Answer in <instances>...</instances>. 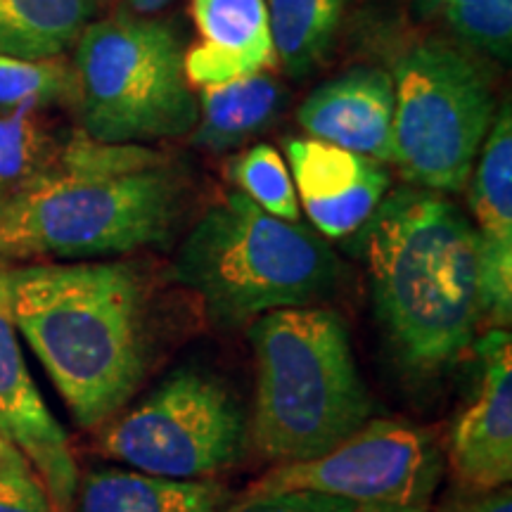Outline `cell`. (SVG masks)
Segmentation results:
<instances>
[{
    "label": "cell",
    "instance_id": "obj_1",
    "mask_svg": "<svg viewBox=\"0 0 512 512\" xmlns=\"http://www.w3.org/2000/svg\"><path fill=\"white\" fill-rule=\"evenodd\" d=\"M10 313L83 430L107 425L150 368L147 292L119 261L8 266Z\"/></svg>",
    "mask_w": 512,
    "mask_h": 512
},
{
    "label": "cell",
    "instance_id": "obj_2",
    "mask_svg": "<svg viewBox=\"0 0 512 512\" xmlns=\"http://www.w3.org/2000/svg\"><path fill=\"white\" fill-rule=\"evenodd\" d=\"M358 233L377 318L401 366L422 377L451 370L484 318L472 221L441 192L401 188Z\"/></svg>",
    "mask_w": 512,
    "mask_h": 512
},
{
    "label": "cell",
    "instance_id": "obj_3",
    "mask_svg": "<svg viewBox=\"0 0 512 512\" xmlns=\"http://www.w3.org/2000/svg\"><path fill=\"white\" fill-rule=\"evenodd\" d=\"M256 451L278 465L330 453L373 415L349 328L332 309L297 306L249 323Z\"/></svg>",
    "mask_w": 512,
    "mask_h": 512
},
{
    "label": "cell",
    "instance_id": "obj_4",
    "mask_svg": "<svg viewBox=\"0 0 512 512\" xmlns=\"http://www.w3.org/2000/svg\"><path fill=\"white\" fill-rule=\"evenodd\" d=\"M171 273L200 294L211 323L240 328L264 313L328 297L339 261L316 230L275 219L233 190L190 230Z\"/></svg>",
    "mask_w": 512,
    "mask_h": 512
},
{
    "label": "cell",
    "instance_id": "obj_5",
    "mask_svg": "<svg viewBox=\"0 0 512 512\" xmlns=\"http://www.w3.org/2000/svg\"><path fill=\"white\" fill-rule=\"evenodd\" d=\"M183 185L169 164L64 171L0 200V266L91 261L169 240Z\"/></svg>",
    "mask_w": 512,
    "mask_h": 512
},
{
    "label": "cell",
    "instance_id": "obj_6",
    "mask_svg": "<svg viewBox=\"0 0 512 512\" xmlns=\"http://www.w3.org/2000/svg\"><path fill=\"white\" fill-rule=\"evenodd\" d=\"M183 46L155 19L88 24L74 50L72 105L79 128L102 143L176 138L197 124Z\"/></svg>",
    "mask_w": 512,
    "mask_h": 512
},
{
    "label": "cell",
    "instance_id": "obj_7",
    "mask_svg": "<svg viewBox=\"0 0 512 512\" xmlns=\"http://www.w3.org/2000/svg\"><path fill=\"white\" fill-rule=\"evenodd\" d=\"M392 81V162L418 188L460 192L494 124L484 72L460 50L427 41L401 57Z\"/></svg>",
    "mask_w": 512,
    "mask_h": 512
},
{
    "label": "cell",
    "instance_id": "obj_8",
    "mask_svg": "<svg viewBox=\"0 0 512 512\" xmlns=\"http://www.w3.org/2000/svg\"><path fill=\"white\" fill-rule=\"evenodd\" d=\"M249 422L238 396L197 368L171 373L102 432L105 456L166 479H209L245 456Z\"/></svg>",
    "mask_w": 512,
    "mask_h": 512
},
{
    "label": "cell",
    "instance_id": "obj_9",
    "mask_svg": "<svg viewBox=\"0 0 512 512\" xmlns=\"http://www.w3.org/2000/svg\"><path fill=\"white\" fill-rule=\"evenodd\" d=\"M444 477V453L430 430L399 420H368L325 456L275 465L242 494L313 491L363 512H430Z\"/></svg>",
    "mask_w": 512,
    "mask_h": 512
},
{
    "label": "cell",
    "instance_id": "obj_10",
    "mask_svg": "<svg viewBox=\"0 0 512 512\" xmlns=\"http://www.w3.org/2000/svg\"><path fill=\"white\" fill-rule=\"evenodd\" d=\"M475 392L448 434V467L467 489H501L512 479V344L491 328L472 344Z\"/></svg>",
    "mask_w": 512,
    "mask_h": 512
},
{
    "label": "cell",
    "instance_id": "obj_11",
    "mask_svg": "<svg viewBox=\"0 0 512 512\" xmlns=\"http://www.w3.org/2000/svg\"><path fill=\"white\" fill-rule=\"evenodd\" d=\"M0 425L27 456L57 512H72L79 467L67 432L48 411L24 361L10 313L8 271L0 266Z\"/></svg>",
    "mask_w": 512,
    "mask_h": 512
},
{
    "label": "cell",
    "instance_id": "obj_12",
    "mask_svg": "<svg viewBox=\"0 0 512 512\" xmlns=\"http://www.w3.org/2000/svg\"><path fill=\"white\" fill-rule=\"evenodd\" d=\"M299 207L325 238H349L366 226L389 190L384 164L318 138L285 140Z\"/></svg>",
    "mask_w": 512,
    "mask_h": 512
},
{
    "label": "cell",
    "instance_id": "obj_13",
    "mask_svg": "<svg viewBox=\"0 0 512 512\" xmlns=\"http://www.w3.org/2000/svg\"><path fill=\"white\" fill-rule=\"evenodd\" d=\"M470 188L482 278V316L494 328L512 318V114L505 102L486 133Z\"/></svg>",
    "mask_w": 512,
    "mask_h": 512
},
{
    "label": "cell",
    "instance_id": "obj_14",
    "mask_svg": "<svg viewBox=\"0 0 512 512\" xmlns=\"http://www.w3.org/2000/svg\"><path fill=\"white\" fill-rule=\"evenodd\" d=\"M311 138L392 162L394 81L382 69H354L316 88L297 112Z\"/></svg>",
    "mask_w": 512,
    "mask_h": 512
},
{
    "label": "cell",
    "instance_id": "obj_15",
    "mask_svg": "<svg viewBox=\"0 0 512 512\" xmlns=\"http://www.w3.org/2000/svg\"><path fill=\"white\" fill-rule=\"evenodd\" d=\"M190 10L204 36L183 55L185 79L192 86H219L278 64L266 0H192Z\"/></svg>",
    "mask_w": 512,
    "mask_h": 512
},
{
    "label": "cell",
    "instance_id": "obj_16",
    "mask_svg": "<svg viewBox=\"0 0 512 512\" xmlns=\"http://www.w3.org/2000/svg\"><path fill=\"white\" fill-rule=\"evenodd\" d=\"M233 496L214 479H166L124 467L79 477L72 512H226Z\"/></svg>",
    "mask_w": 512,
    "mask_h": 512
},
{
    "label": "cell",
    "instance_id": "obj_17",
    "mask_svg": "<svg viewBox=\"0 0 512 512\" xmlns=\"http://www.w3.org/2000/svg\"><path fill=\"white\" fill-rule=\"evenodd\" d=\"M283 102L285 88L264 72L202 88L192 143L211 152L238 147L271 126Z\"/></svg>",
    "mask_w": 512,
    "mask_h": 512
},
{
    "label": "cell",
    "instance_id": "obj_18",
    "mask_svg": "<svg viewBox=\"0 0 512 512\" xmlns=\"http://www.w3.org/2000/svg\"><path fill=\"white\" fill-rule=\"evenodd\" d=\"M72 131L48 107L0 110V200L60 174Z\"/></svg>",
    "mask_w": 512,
    "mask_h": 512
},
{
    "label": "cell",
    "instance_id": "obj_19",
    "mask_svg": "<svg viewBox=\"0 0 512 512\" xmlns=\"http://www.w3.org/2000/svg\"><path fill=\"white\" fill-rule=\"evenodd\" d=\"M98 0H0V55L60 57L79 41Z\"/></svg>",
    "mask_w": 512,
    "mask_h": 512
},
{
    "label": "cell",
    "instance_id": "obj_20",
    "mask_svg": "<svg viewBox=\"0 0 512 512\" xmlns=\"http://www.w3.org/2000/svg\"><path fill=\"white\" fill-rule=\"evenodd\" d=\"M344 0H266L275 60L290 76H306L337 34Z\"/></svg>",
    "mask_w": 512,
    "mask_h": 512
},
{
    "label": "cell",
    "instance_id": "obj_21",
    "mask_svg": "<svg viewBox=\"0 0 512 512\" xmlns=\"http://www.w3.org/2000/svg\"><path fill=\"white\" fill-rule=\"evenodd\" d=\"M228 178L266 214L283 221H299V200L285 159L271 145H254L228 162Z\"/></svg>",
    "mask_w": 512,
    "mask_h": 512
},
{
    "label": "cell",
    "instance_id": "obj_22",
    "mask_svg": "<svg viewBox=\"0 0 512 512\" xmlns=\"http://www.w3.org/2000/svg\"><path fill=\"white\" fill-rule=\"evenodd\" d=\"M72 64L60 57L48 60H19L0 55V110L15 107H53L72 102Z\"/></svg>",
    "mask_w": 512,
    "mask_h": 512
},
{
    "label": "cell",
    "instance_id": "obj_23",
    "mask_svg": "<svg viewBox=\"0 0 512 512\" xmlns=\"http://www.w3.org/2000/svg\"><path fill=\"white\" fill-rule=\"evenodd\" d=\"M472 48L508 62L512 53V0H420Z\"/></svg>",
    "mask_w": 512,
    "mask_h": 512
},
{
    "label": "cell",
    "instance_id": "obj_24",
    "mask_svg": "<svg viewBox=\"0 0 512 512\" xmlns=\"http://www.w3.org/2000/svg\"><path fill=\"white\" fill-rule=\"evenodd\" d=\"M226 512H363L342 498L313 491H283V494L238 498Z\"/></svg>",
    "mask_w": 512,
    "mask_h": 512
},
{
    "label": "cell",
    "instance_id": "obj_25",
    "mask_svg": "<svg viewBox=\"0 0 512 512\" xmlns=\"http://www.w3.org/2000/svg\"><path fill=\"white\" fill-rule=\"evenodd\" d=\"M0 512H57L36 470L0 475Z\"/></svg>",
    "mask_w": 512,
    "mask_h": 512
},
{
    "label": "cell",
    "instance_id": "obj_26",
    "mask_svg": "<svg viewBox=\"0 0 512 512\" xmlns=\"http://www.w3.org/2000/svg\"><path fill=\"white\" fill-rule=\"evenodd\" d=\"M434 512H512V496L508 486H501V489L460 486L458 491L444 496Z\"/></svg>",
    "mask_w": 512,
    "mask_h": 512
},
{
    "label": "cell",
    "instance_id": "obj_27",
    "mask_svg": "<svg viewBox=\"0 0 512 512\" xmlns=\"http://www.w3.org/2000/svg\"><path fill=\"white\" fill-rule=\"evenodd\" d=\"M27 470H34V467H31L27 456L19 451V446L12 441L8 430L0 425V475H10V472H27Z\"/></svg>",
    "mask_w": 512,
    "mask_h": 512
},
{
    "label": "cell",
    "instance_id": "obj_28",
    "mask_svg": "<svg viewBox=\"0 0 512 512\" xmlns=\"http://www.w3.org/2000/svg\"><path fill=\"white\" fill-rule=\"evenodd\" d=\"M171 0H131V8L140 12V15H155V12L164 10Z\"/></svg>",
    "mask_w": 512,
    "mask_h": 512
}]
</instances>
